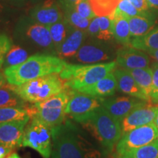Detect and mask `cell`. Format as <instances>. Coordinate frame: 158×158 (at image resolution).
<instances>
[{
  "label": "cell",
  "mask_w": 158,
  "mask_h": 158,
  "mask_svg": "<svg viewBox=\"0 0 158 158\" xmlns=\"http://www.w3.org/2000/svg\"><path fill=\"white\" fill-rule=\"evenodd\" d=\"M51 158H100V152L94 147L83 130L70 120L53 127Z\"/></svg>",
  "instance_id": "obj_1"
},
{
  "label": "cell",
  "mask_w": 158,
  "mask_h": 158,
  "mask_svg": "<svg viewBox=\"0 0 158 158\" xmlns=\"http://www.w3.org/2000/svg\"><path fill=\"white\" fill-rule=\"evenodd\" d=\"M67 64L60 57L36 54L28 57L21 64L5 68L4 74L9 84L19 86L33 79L60 73Z\"/></svg>",
  "instance_id": "obj_2"
},
{
  "label": "cell",
  "mask_w": 158,
  "mask_h": 158,
  "mask_svg": "<svg viewBox=\"0 0 158 158\" xmlns=\"http://www.w3.org/2000/svg\"><path fill=\"white\" fill-rule=\"evenodd\" d=\"M116 62L92 64H68L59 77L64 81V86L72 91H78L95 84L115 70Z\"/></svg>",
  "instance_id": "obj_3"
},
{
  "label": "cell",
  "mask_w": 158,
  "mask_h": 158,
  "mask_svg": "<svg viewBox=\"0 0 158 158\" xmlns=\"http://www.w3.org/2000/svg\"><path fill=\"white\" fill-rule=\"evenodd\" d=\"M108 151H111L122 136L121 122L110 115L102 106L94 110L84 123Z\"/></svg>",
  "instance_id": "obj_4"
},
{
  "label": "cell",
  "mask_w": 158,
  "mask_h": 158,
  "mask_svg": "<svg viewBox=\"0 0 158 158\" xmlns=\"http://www.w3.org/2000/svg\"><path fill=\"white\" fill-rule=\"evenodd\" d=\"M62 81L56 74H51L29 81L19 86H9L25 102L36 103L62 92Z\"/></svg>",
  "instance_id": "obj_5"
},
{
  "label": "cell",
  "mask_w": 158,
  "mask_h": 158,
  "mask_svg": "<svg viewBox=\"0 0 158 158\" xmlns=\"http://www.w3.org/2000/svg\"><path fill=\"white\" fill-rule=\"evenodd\" d=\"M69 100L70 95L67 92H61L42 102H36L31 110H27L31 117L34 113V116L53 128L64 122L66 115L65 108Z\"/></svg>",
  "instance_id": "obj_6"
},
{
  "label": "cell",
  "mask_w": 158,
  "mask_h": 158,
  "mask_svg": "<svg viewBox=\"0 0 158 158\" xmlns=\"http://www.w3.org/2000/svg\"><path fill=\"white\" fill-rule=\"evenodd\" d=\"M51 129L36 116H31V122L25 128L22 147L35 150L43 158H50L52 152Z\"/></svg>",
  "instance_id": "obj_7"
},
{
  "label": "cell",
  "mask_w": 158,
  "mask_h": 158,
  "mask_svg": "<svg viewBox=\"0 0 158 158\" xmlns=\"http://www.w3.org/2000/svg\"><path fill=\"white\" fill-rule=\"evenodd\" d=\"M158 138V130L154 123L137 127L122 135L116 143L117 158L127 155L138 148L151 143Z\"/></svg>",
  "instance_id": "obj_8"
},
{
  "label": "cell",
  "mask_w": 158,
  "mask_h": 158,
  "mask_svg": "<svg viewBox=\"0 0 158 158\" xmlns=\"http://www.w3.org/2000/svg\"><path fill=\"white\" fill-rule=\"evenodd\" d=\"M103 99L74 91L70 96L65 113L76 122L83 124L87 121L97 108L102 106Z\"/></svg>",
  "instance_id": "obj_9"
},
{
  "label": "cell",
  "mask_w": 158,
  "mask_h": 158,
  "mask_svg": "<svg viewBox=\"0 0 158 158\" xmlns=\"http://www.w3.org/2000/svg\"><path fill=\"white\" fill-rule=\"evenodd\" d=\"M149 102L134 97H113L103 99L102 106L114 118L121 122L132 110Z\"/></svg>",
  "instance_id": "obj_10"
},
{
  "label": "cell",
  "mask_w": 158,
  "mask_h": 158,
  "mask_svg": "<svg viewBox=\"0 0 158 158\" xmlns=\"http://www.w3.org/2000/svg\"><path fill=\"white\" fill-rule=\"evenodd\" d=\"M158 106L147 103L132 110L121 121L122 135L135 128L153 123Z\"/></svg>",
  "instance_id": "obj_11"
},
{
  "label": "cell",
  "mask_w": 158,
  "mask_h": 158,
  "mask_svg": "<svg viewBox=\"0 0 158 158\" xmlns=\"http://www.w3.org/2000/svg\"><path fill=\"white\" fill-rule=\"evenodd\" d=\"M29 118L0 122V144L13 149L22 147L23 133Z\"/></svg>",
  "instance_id": "obj_12"
},
{
  "label": "cell",
  "mask_w": 158,
  "mask_h": 158,
  "mask_svg": "<svg viewBox=\"0 0 158 158\" xmlns=\"http://www.w3.org/2000/svg\"><path fill=\"white\" fill-rule=\"evenodd\" d=\"M116 64L126 70L149 67V58L145 53L131 46H125L116 52Z\"/></svg>",
  "instance_id": "obj_13"
},
{
  "label": "cell",
  "mask_w": 158,
  "mask_h": 158,
  "mask_svg": "<svg viewBox=\"0 0 158 158\" xmlns=\"http://www.w3.org/2000/svg\"><path fill=\"white\" fill-rule=\"evenodd\" d=\"M111 57V52L104 45L89 43L81 45L72 59L75 62L82 64H94L108 60Z\"/></svg>",
  "instance_id": "obj_14"
},
{
  "label": "cell",
  "mask_w": 158,
  "mask_h": 158,
  "mask_svg": "<svg viewBox=\"0 0 158 158\" xmlns=\"http://www.w3.org/2000/svg\"><path fill=\"white\" fill-rule=\"evenodd\" d=\"M30 14L35 22L47 27L64 19L62 10L54 0H46L32 9Z\"/></svg>",
  "instance_id": "obj_15"
},
{
  "label": "cell",
  "mask_w": 158,
  "mask_h": 158,
  "mask_svg": "<svg viewBox=\"0 0 158 158\" xmlns=\"http://www.w3.org/2000/svg\"><path fill=\"white\" fill-rule=\"evenodd\" d=\"M23 36L40 48L51 49L54 47L47 26L38 23L29 24L23 29Z\"/></svg>",
  "instance_id": "obj_16"
},
{
  "label": "cell",
  "mask_w": 158,
  "mask_h": 158,
  "mask_svg": "<svg viewBox=\"0 0 158 158\" xmlns=\"http://www.w3.org/2000/svg\"><path fill=\"white\" fill-rule=\"evenodd\" d=\"M114 74L117 82L118 92L148 102L147 97L144 95L129 71L124 68L116 69L114 70Z\"/></svg>",
  "instance_id": "obj_17"
},
{
  "label": "cell",
  "mask_w": 158,
  "mask_h": 158,
  "mask_svg": "<svg viewBox=\"0 0 158 158\" xmlns=\"http://www.w3.org/2000/svg\"><path fill=\"white\" fill-rule=\"evenodd\" d=\"M86 37V31L70 26L66 39L57 51L61 59L73 58L81 47Z\"/></svg>",
  "instance_id": "obj_18"
},
{
  "label": "cell",
  "mask_w": 158,
  "mask_h": 158,
  "mask_svg": "<svg viewBox=\"0 0 158 158\" xmlns=\"http://www.w3.org/2000/svg\"><path fill=\"white\" fill-rule=\"evenodd\" d=\"M116 89L117 82L114 72H112L95 84L81 89L76 92L104 98L114 95Z\"/></svg>",
  "instance_id": "obj_19"
},
{
  "label": "cell",
  "mask_w": 158,
  "mask_h": 158,
  "mask_svg": "<svg viewBox=\"0 0 158 158\" xmlns=\"http://www.w3.org/2000/svg\"><path fill=\"white\" fill-rule=\"evenodd\" d=\"M113 21L114 37L118 43L124 46H130L131 41L128 18L116 8L111 15H108Z\"/></svg>",
  "instance_id": "obj_20"
},
{
  "label": "cell",
  "mask_w": 158,
  "mask_h": 158,
  "mask_svg": "<svg viewBox=\"0 0 158 158\" xmlns=\"http://www.w3.org/2000/svg\"><path fill=\"white\" fill-rule=\"evenodd\" d=\"M128 22L131 37H138L152 30L155 25V19L151 13L146 12L142 15L128 18Z\"/></svg>",
  "instance_id": "obj_21"
},
{
  "label": "cell",
  "mask_w": 158,
  "mask_h": 158,
  "mask_svg": "<svg viewBox=\"0 0 158 158\" xmlns=\"http://www.w3.org/2000/svg\"><path fill=\"white\" fill-rule=\"evenodd\" d=\"M137 83L149 102H152V70L151 68L127 70Z\"/></svg>",
  "instance_id": "obj_22"
},
{
  "label": "cell",
  "mask_w": 158,
  "mask_h": 158,
  "mask_svg": "<svg viewBox=\"0 0 158 158\" xmlns=\"http://www.w3.org/2000/svg\"><path fill=\"white\" fill-rule=\"evenodd\" d=\"M130 46L141 51H153L158 49V27L143 36L133 37Z\"/></svg>",
  "instance_id": "obj_23"
},
{
  "label": "cell",
  "mask_w": 158,
  "mask_h": 158,
  "mask_svg": "<svg viewBox=\"0 0 158 158\" xmlns=\"http://www.w3.org/2000/svg\"><path fill=\"white\" fill-rule=\"evenodd\" d=\"M48 27L54 48L56 51H58L61 45L68 36L70 25L67 22L66 20L63 19L54 24L48 26Z\"/></svg>",
  "instance_id": "obj_24"
},
{
  "label": "cell",
  "mask_w": 158,
  "mask_h": 158,
  "mask_svg": "<svg viewBox=\"0 0 158 158\" xmlns=\"http://www.w3.org/2000/svg\"><path fill=\"white\" fill-rule=\"evenodd\" d=\"M24 102L9 85L0 88V108H23Z\"/></svg>",
  "instance_id": "obj_25"
},
{
  "label": "cell",
  "mask_w": 158,
  "mask_h": 158,
  "mask_svg": "<svg viewBox=\"0 0 158 158\" xmlns=\"http://www.w3.org/2000/svg\"><path fill=\"white\" fill-rule=\"evenodd\" d=\"M120 0H89L96 16H108L117 7Z\"/></svg>",
  "instance_id": "obj_26"
},
{
  "label": "cell",
  "mask_w": 158,
  "mask_h": 158,
  "mask_svg": "<svg viewBox=\"0 0 158 158\" xmlns=\"http://www.w3.org/2000/svg\"><path fill=\"white\" fill-rule=\"evenodd\" d=\"M28 59L27 51L19 45H13L6 55L3 66L5 68L24 62Z\"/></svg>",
  "instance_id": "obj_27"
},
{
  "label": "cell",
  "mask_w": 158,
  "mask_h": 158,
  "mask_svg": "<svg viewBox=\"0 0 158 158\" xmlns=\"http://www.w3.org/2000/svg\"><path fill=\"white\" fill-rule=\"evenodd\" d=\"M119 158H158V138Z\"/></svg>",
  "instance_id": "obj_28"
},
{
  "label": "cell",
  "mask_w": 158,
  "mask_h": 158,
  "mask_svg": "<svg viewBox=\"0 0 158 158\" xmlns=\"http://www.w3.org/2000/svg\"><path fill=\"white\" fill-rule=\"evenodd\" d=\"M28 110L23 108H0V122L30 118Z\"/></svg>",
  "instance_id": "obj_29"
},
{
  "label": "cell",
  "mask_w": 158,
  "mask_h": 158,
  "mask_svg": "<svg viewBox=\"0 0 158 158\" xmlns=\"http://www.w3.org/2000/svg\"><path fill=\"white\" fill-rule=\"evenodd\" d=\"M64 19L73 27L85 31H87L91 21V20L79 15L76 8L65 10Z\"/></svg>",
  "instance_id": "obj_30"
},
{
  "label": "cell",
  "mask_w": 158,
  "mask_h": 158,
  "mask_svg": "<svg viewBox=\"0 0 158 158\" xmlns=\"http://www.w3.org/2000/svg\"><path fill=\"white\" fill-rule=\"evenodd\" d=\"M98 18L100 31L97 38L104 41L110 40L114 37L113 21L109 16H100Z\"/></svg>",
  "instance_id": "obj_31"
},
{
  "label": "cell",
  "mask_w": 158,
  "mask_h": 158,
  "mask_svg": "<svg viewBox=\"0 0 158 158\" xmlns=\"http://www.w3.org/2000/svg\"><path fill=\"white\" fill-rule=\"evenodd\" d=\"M116 9L127 18L142 15L147 11H140L128 0H120Z\"/></svg>",
  "instance_id": "obj_32"
},
{
  "label": "cell",
  "mask_w": 158,
  "mask_h": 158,
  "mask_svg": "<svg viewBox=\"0 0 158 158\" xmlns=\"http://www.w3.org/2000/svg\"><path fill=\"white\" fill-rule=\"evenodd\" d=\"M13 46L11 38L5 34H0V69L3 66L6 55Z\"/></svg>",
  "instance_id": "obj_33"
},
{
  "label": "cell",
  "mask_w": 158,
  "mask_h": 158,
  "mask_svg": "<svg viewBox=\"0 0 158 158\" xmlns=\"http://www.w3.org/2000/svg\"><path fill=\"white\" fill-rule=\"evenodd\" d=\"M76 11L79 13V15L82 17L86 18L89 20H92L96 16L95 13L93 11L89 0H81L76 7Z\"/></svg>",
  "instance_id": "obj_34"
},
{
  "label": "cell",
  "mask_w": 158,
  "mask_h": 158,
  "mask_svg": "<svg viewBox=\"0 0 158 158\" xmlns=\"http://www.w3.org/2000/svg\"><path fill=\"white\" fill-rule=\"evenodd\" d=\"M151 68L152 70V102L158 105V62L154 63Z\"/></svg>",
  "instance_id": "obj_35"
},
{
  "label": "cell",
  "mask_w": 158,
  "mask_h": 158,
  "mask_svg": "<svg viewBox=\"0 0 158 158\" xmlns=\"http://www.w3.org/2000/svg\"><path fill=\"white\" fill-rule=\"evenodd\" d=\"M100 31V26H99V18L98 16H95L94 19L91 20L89 25L87 33L90 36L98 37Z\"/></svg>",
  "instance_id": "obj_36"
},
{
  "label": "cell",
  "mask_w": 158,
  "mask_h": 158,
  "mask_svg": "<svg viewBox=\"0 0 158 158\" xmlns=\"http://www.w3.org/2000/svg\"><path fill=\"white\" fill-rule=\"evenodd\" d=\"M81 0H61L63 7L65 10L67 9H74L76 5L80 2Z\"/></svg>",
  "instance_id": "obj_37"
},
{
  "label": "cell",
  "mask_w": 158,
  "mask_h": 158,
  "mask_svg": "<svg viewBox=\"0 0 158 158\" xmlns=\"http://www.w3.org/2000/svg\"><path fill=\"white\" fill-rule=\"evenodd\" d=\"M13 149L0 144V158H6L12 152Z\"/></svg>",
  "instance_id": "obj_38"
},
{
  "label": "cell",
  "mask_w": 158,
  "mask_h": 158,
  "mask_svg": "<svg viewBox=\"0 0 158 158\" xmlns=\"http://www.w3.org/2000/svg\"><path fill=\"white\" fill-rule=\"evenodd\" d=\"M149 7L158 9V0H146Z\"/></svg>",
  "instance_id": "obj_39"
},
{
  "label": "cell",
  "mask_w": 158,
  "mask_h": 158,
  "mask_svg": "<svg viewBox=\"0 0 158 158\" xmlns=\"http://www.w3.org/2000/svg\"><path fill=\"white\" fill-rule=\"evenodd\" d=\"M7 79H6V77L5 74L2 73H0V88H2L5 86L6 83H7Z\"/></svg>",
  "instance_id": "obj_40"
},
{
  "label": "cell",
  "mask_w": 158,
  "mask_h": 158,
  "mask_svg": "<svg viewBox=\"0 0 158 158\" xmlns=\"http://www.w3.org/2000/svg\"><path fill=\"white\" fill-rule=\"evenodd\" d=\"M148 54H149L150 56L152 57L153 59H155L156 61L158 62V49L157 50H153V51H147Z\"/></svg>",
  "instance_id": "obj_41"
},
{
  "label": "cell",
  "mask_w": 158,
  "mask_h": 158,
  "mask_svg": "<svg viewBox=\"0 0 158 158\" xmlns=\"http://www.w3.org/2000/svg\"><path fill=\"white\" fill-rule=\"evenodd\" d=\"M6 158H21L20 157L19 155L16 152H13V153H10V155L7 156Z\"/></svg>",
  "instance_id": "obj_42"
},
{
  "label": "cell",
  "mask_w": 158,
  "mask_h": 158,
  "mask_svg": "<svg viewBox=\"0 0 158 158\" xmlns=\"http://www.w3.org/2000/svg\"><path fill=\"white\" fill-rule=\"evenodd\" d=\"M153 123L155 124V125L156 126V127H157V130H158V109L157 110V113H156V116H155V120H154Z\"/></svg>",
  "instance_id": "obj_43"
},
{
  "label": "cell",
  "mask_w": 158,
  "mask_h": 158,
  "mask_svg": "<svg viewBox=\"0 0 158 158\" xmlns=\"http://www.w3.org/2000/svg\"><path fill=\"white\" fill-rule=\"evenodd\" d=\"M3 10H4V6L2 4L0 3V17H1V15L2 14Z\"/></svg>",
  "instance_id": "obj_44"
},
{
  "label": "cell",
  "mask_w": 158,
  "mask_h": 158,
  "mask_svg": "<svg viewBox=\"0 0 158 158\" xmlns=\"http://www.w3.org/2000/svg\"><path fill=\"white\" fill-rule=\"evenodd\" d=\"M128 1H130V2H131V3H133V2H134V1H135V0H128Z\"/></svg>",
  "instance_id": "obj_45"
},
{
  "label": "cell",
  "mask_w": 158,
  "mask_h": 158,
  "mask_svg": "<svg viewBox=\"0 0 158 158\" xmlns=\"http://www.w3.org/2000/svg\"><path fill=\"white\" fill-rule=\"evenodd\" d=\"M0 73H1V70H0Z\"/></svg>",
  "instance_id": "obj_46"
}]
</instances>
